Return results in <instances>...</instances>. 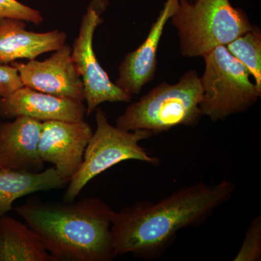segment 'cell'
<instances>
[{"instance_id":"cell-1","label":"cell","mask_w":261,"mask_h":261,"mask_svg":"<svg viewBox=\"0 0 261 261\" xmlns=\"http://www.w3.org/2000/svg\"><path fill=\"white\" fill-rule=\"evenodd\" d=\"M235 184L223 179L183 187L158 202L140 201L113 215L111 234L117 255L132 253L154 260L166 251L177 233L203 224L232 197Z\"/></svg>"},{"instance_id":"cell-2","label":"cell","mask_w":261,"mask_h":261,"mask_svg":"<svg viewBox=\"0 0 261 261\" xmlns=\"http://www.w3.org/2000/svg\"><path fill=\"white\" fill-rule=\"evenodd\" d=\"M15 211L54 261H111L118 256L111 234L115 211L101 199L32 201Z\"/></svg>"},{"instance_id":"cell-3","label":"cell","mask_w":261,"mask_h":261,"mask_svg":"<svg viewBox=\"0 0 261 261\" xmlns=\"http://www.w3.org/2000/svg\"><path fill=\"white\" fill-rule=\"evenodd\" d=\"M202 94L197 70H187L176 83L163 82L132 103L118 117L116 126L126 130H147L153 136L178 126H197L203 116L200 106Z\"/></svg>"},{"instance_id":"cell-4","label":"cell","mask_w":261,"mask_h":261,"mask_svg":"<svg viewBox=\"0 0 261 261\" xmlns=\"http://www.w3.org/2000/svg\"><path fill=\"white\" fill-rule=\"evenodd\" d=\"M169 21L185 58H203L253 27L247 13L230 0H179Z\"/></svg>"},{"instance_id":"cell-5","label":"cell","mask_w":261,"mask_h":261,"mask_svg":"<svg viewBox=\"0 0 261 261\" xmlns=\"http://www.w3.org/2000/svg\"><path fill=\"white\" fill-rule=\"evenodd\" d=\"M205 69L200 77L203 94L200 109L213 122L246 112L261 96L245 66L220 46L203 57Z\"/></svg>"},{"instance_id":"cell-6","label":"cell","mask_w":261,"mask_h":261,"mask_svg":"<svg viewBox=\"0 0 261 261\" xmlns=\"http://www.w3.org/2000/svg\"><path fill=\"white\" fill-rule=\"evenodd\" d=\"M96 130L89 141L83 163L67 186L63 200L74 201L86 185L98 175L123 161H142L158 166L159 158L150 155L140 142L152 137L145 130H126L113 126L106 113L97 108L95 111Z\"/></svg>"},{"instance_id":"cell-7","label":"cell","mask_w":261,"mask_h":261,"mask_svg":"<svg viewBox=\"0 0 261 261\" xmlns=\"http://www.w3.org/2000/svg\"><path fill=\"white\" fill-rule=\"evenodd\" d=\"M108 5V0H91L71 47L72 60L83 82L87 116H90L102 103L130 102L132 99V95L110 80L94 53V33L102 23V15Z\"/></svg>"},{"instance_id":"cell-8","label":"cell","mask_w":261,"mask_h":261,"mask_svg":"<svg viewBox=\"0 0 261 261\" xmlns=\"http://www.w3.org/2000/svg\"><path fill=\"white\" fill-rule=\"evenodd\" d=\"M93 130L87 122H42L39 152L43 162L51 163L65 179L70 181L83 163Z\"/></svg>"},{"instance_id":"cell-9","label":"cell","mask_w":261,"mask_h":261,"mask_svg":"<svg viewBox=\"0 0 261 261\" xmlns=\"http://www.w3.org/2000/svg\"><path fill=\"white\" fill-rule=\"evenodd\" d=\"M24 87L39 92L84 101V89L71 58V47L64 44L43 61L13 62Z\"/></svg>"},{"instance_id":"cell-10","label":"cell","mask_w":261,"mask_h":261,"mask_svg":"<svg viewBox=\"0 0 261 261\" xmlns=\"http://www.w3.org/2000/svg\"><path fill=\"white\" fill-rule=\"evenodd\" d=\"M178 3L179 0H166L145 41L135 50L127 53L120 63L114 83L127 94H140L143 87L154 80L161 38Z\"/></svg>"},{"instance_id":"cell-11","label":"cell","mask_w":261,"mask_h":261,"mask_svg":"<svg viewBox=\"0 0 261 261\" xmlns=\"http://www.w3.org/2000/svg\"><path fill=\"white\" fill-rule=\"evenodd\" d=\"M86 115L84 101L58 97L27 87L0 97V118L3 120L25 116L42 122H78L83 121Z\"/></svg>"},{"instance_id":"cell-12","label":"cell","mask_w":261,"mask_h":261,"mask_svg":"<svg viewBox=\"0 0 261 261\" xmlns=\"http://www.w3.org/2000/svg\"><path fill=\"white\" fill-rule=\"evenodd\" d=\"M42 122L20 116L0 122V165L2 168L37 173L44 163L39 152Z\"/></svg>"},{"instance_id":"cell-13","label":"cell","mask_w":261,"mask_h":261,"mask_svg":"<svg viewBox=\"0 0 261 261\" xmlns=\"http://www.w3.org/2000/svg\"><path fill=\"white\" fill-rule=\"evenodd\" d=\"M25 27L23 20L0 18V65L20 59L32 61L66 44L68 37L63 31L36 33L29 32Z\"/></svg>"},{"instance_id":"cell-14","label":"cell","mask_w":261,"mask_h":261,"mask_svg":"<svg viewBox=\"0 0 261 261\" xmlns=\"http://www.w3.org/2000/svg\"><path fill=\"white\" fill-rule=\"evenodd\" d=\"M69 182L55 167L37 173L0 168V217L13 210L17 199L34 192L64 188Z\"/></svg>"},{"instance_id":"cell-15","label":"cell","mask_w":261,"mask_h":261,"mask_svg":"<svg viewBox=\"0 0 261 261\" xmlns=\"http://www.w3.org/2000/svg\"><path fill=\"white\" fill-rule=\"evenodd\" d=\"M0 261H54L28 225L0 217Z\"/></svg>"},{"instance_id":"cell-16","label":"cell","mask_w":261,"mask_h":261,"mask_svg":"<svg viewBox=\"0 0 261 261\" xmlns=\"http://www.w3.org/2000/svg\"><path fill=\"white\" fill-rule=\"evenodd\" d=\"M238 60L261 89V31L257 25L225 46Z\"/></svg>"},{"instance_id":"cell-17","label":"cell","mask_w":261,"mask_h":261,"mask_svg":"<svg viewBox=\"0 0 261 261\" xmlns=\"http://www.w3.org/2000/svg\"><path fill=\"white\" fill-rule=\"evenodd\" d=\"M233 261L261 260V216L254 218L247 227L241 247Z\"/></svg>"},{"instance_id":"cell-18","label":"cell","mask_w":261,"mask_h":261,"mask_svg":"<svg viewBox=\"0 0 261 261\" xmlns=\"http://www.w3.org/2000/svg\"><path fill=\"white\" fill-rule=\"evenodd\" d=\"M18 19L39 25L44 17L39 10L22 4L18 0H0V18Z\"/></svg>"},{"instance_id":"cell-19","label":"cell","mask_w":261,"mask_h":261,"mask_svg":"<svg viewBox=\"0 0 261 261\" xmlns=\"http://www.w3.org/2000/svg\"><path fill=\"white\" fill-rule=\"evenodd\" d=\"M24 87L15 65H0V97H5Z\"/></svg>"},{"instance_id":"cell-20","label":"cell","mask_w":261,"mask_h":261,"mask_svg":"<svg viewBox=\"0 0 261 261\" xmlns=\"http://www.w3.org/2000/svg\"><path fill=\"white\" fill-rule=\"evenodd\" d=\"M0 168H2V167H1V165H0Z\"/></svg>"}]
</instances>
